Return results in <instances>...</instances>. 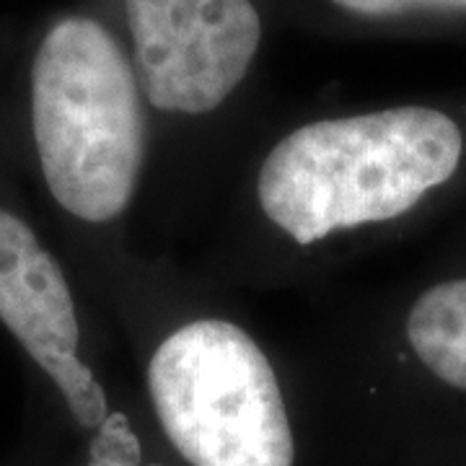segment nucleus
<instances>
[{"label": "nucleus", "instance_id": "f257e3e1", "mask_svg": "<svg viewBox=\"0 0 466 466\" xmlns=\"http://www.w3.org/2000/svg\"><path fill=\"white\" fill-rule=\"evenodd\" d=\"M466 208V119L438 104L306 116L241 150L195 267L300 290Z\"/></svg>", "mask_w": 466, "mask_h": 466}, {"label": "nucleus", "instance_id": "f03ea898", "mask_svg": "<svg viewBox=\"0 0 466 466\" xmlns=\"http://www.w3.org/2000/svg\"><path fill=\"white\" fill-rule=\"evenodd\" d=\"M150 431L182 466H299L306 407L290 352L231 288L135 247L104 288Z\"/></svg>", "mask_w": 466, "mask_h": 466}, {"label": "nucleus", "instance_id": "7ed1b4c3", "mask_svg": "<svg viewBox=\"0 0 466 466\" xmlns=\"http://www.w3.org/2000/svg\"><path fill=\"white\" fill-rule=\"evenodd\" d=\"M153 156L140 220L156 244L213 216L244 150L231 112L265 45L257 0H122Z\"/></svg>", "mask_w": 466, "mask_h": 466}, {"label": "nucleus", "instance_id": "20e7f679", "mask_svg": "<svg viewBox=\"0 0 466 466\" xmlns=\"http://www.w3.org/2000/svg\"><path fill=\"white\" fill-rule=\"evenodd\" d=\"M29 127L52 205L91 244L101 296L115 265L135 249L153 156V133L127 45L104 21H55L34 52Z\"/></svg>", "mask_w": 466, "mask_h": 466}, {"label": "nucleus", "instance_id": "39448f33", "mask_svg": "<svg viewBox=\"0 0 466 466\" xmlns=\"http://www.w3.org/2000/svg\"><path fill=\"white\" fill-rule=\"evenodd\" d=\"M290 358L303 401L350 422L466 412V228L431 265L324 314Z\"/></svg>", "mask_w": 466, "mask_h": 466}, {"label": "nucleus", "instance_id": "423d86ee", "mask_svg": "<svg viewBox=\"0 0 466 466\" xmlns=\"http://www.w3.org/2000/svg\"><path fill=\"white\" fill-rule=\"evenodd\" d=\"M0 321L91 438L137 404V394L125 397L122 379L104 370L66 267L8 205H0Z\"/></svg>", "mask_w": 466, "mask_h": 466}, {"label": "nucleus", "instance_id": "0eeeda50", "mask_svg": "<svg viewBox=\"0 0 466 466\" xmlns=\"http://www.w3.org/2000/svg\"><path fill=\"white\" fill-rule=\"evenodd\" d=\"M348 21H415V18H466V0H327Z\"/></svg>", "mask_w": 466, "mask_h": 466}, {"label": "nucleus", "instance_id": "6e6552de", "mask_svg": "<svg viewBox=\"0 0 466 466\" xmlns=\"http://www.w3.org/2000/svg\"><path fill=\"white\" fill-rule=\"evenodd\" d=\"M84 466H130L122 461H112V459H86Z\"/></svg>", "mask_w": 466, "mask_h": 466}]
</instances>
